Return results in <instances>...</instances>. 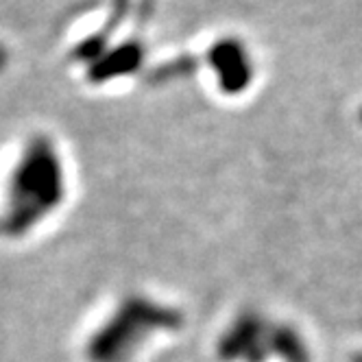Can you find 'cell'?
I'll use <instances>...</instances> for the list:
<instances>
[{"label": "cell", "instance_id": "3957f363", "mask_svg": "<svg viewBox=\"0 0 362 362\" xmlns=\"http://www.w3.org/2000/svg\"><path fill=\"white\" fill-rule=\"evenodd\" d=\"M203 40L199 53L186 57L190 70L205 66L225 94H240L247 90L257 74V59L253 48L245 42L247 37H240L238 33H218Z\"/></svg>", "mask_w": 362, "mask_h": 362}, {"label": "cell", "instance_id": "7a4b0ae2", "mask_svg": "<svg viewBox=\"0 0 362 362\" xmlns=\"http://www.w3.org/2000/svg\"><path fill=\"white\" fill-rule=\"evenodd\" d=\"M64 199V168L53 140L33 136L24 144L5 194L0 227L7 236H22L48 216Z\"/></svg>", "mask_w": 362, "mask_h": 362}, {"label": "cell", "instance_id": "6da1fadb", "mask_svg": "<svg viewBox=\"0 0 362 362\" xmlns=\"http://www.w3.org/2000/svg\"><path fill=\"white\" fill-rule=\"evenodd\" d=\"M66 31L68 62L92 86L136 74L148 55L155 0H94Z\"/></svg>", "mask_w": 362, "mask_h": 362}]
</instances>
